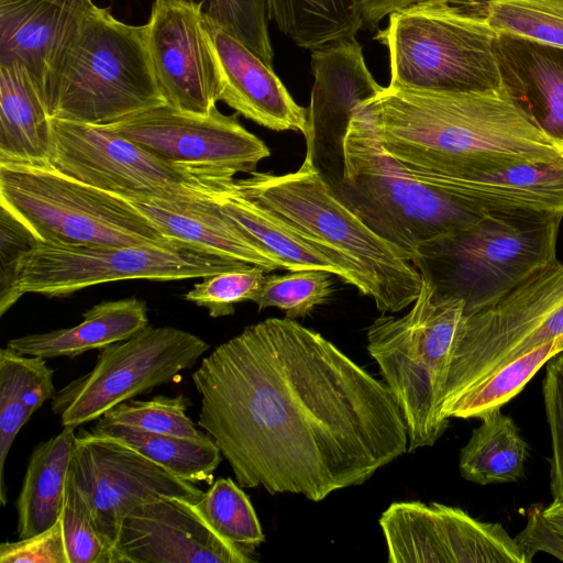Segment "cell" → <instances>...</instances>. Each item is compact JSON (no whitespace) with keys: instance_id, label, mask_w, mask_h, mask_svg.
<instances>
[{"instance_id":"obj_1","label":"cell","mask_w":563,"mask_h":563,"mask_svg":"<svg viewBox=\"0 0 563 563\" xmlns=\"http://www.w3.org/2000/svg\"><path fill=\"white\" fill-rule=\"evenodd\" d=\"M198 426L242 488L321 501L408 452L388 386L294 319L246 327L191 375Z\"/></svg>"},{"instance_id":"obj_2","label":"cell","mask_w":563,"mask_h":563,"mask_svg":"<svg viewBox=\"0 0 563 563\" xmlns=\"http://www.w3.org/2000/svg\"><path fill=\"white\" fill-rule=\"evenodd\" d=\"M357 111L384 151L429 176L563 161V147L537 129L503 90L434 92L388 85Z\"/></svg>"},{"instance_id":"obj_3","label":"cell","mask_w":563,"mask_h":563,"mask_svg":"<svg viewBox=\"0 0 563 563\" xmlns=\"http://www.w3.org/2000/svg\"><path fill=\"white\" fill-rule=\"evenodd\" d=\"M234 188L320 243L380 312H398L417 299L422 275L412 255L367 227L311 161L284 175L255 170L235 179Z\"/></svg>"},{"instance_id":"obj_4","label":"cell","mask_w":563,"mask_h":563,"mask_svg":"<svg viewBox=\"0 0 563 563\" xmlns=\"http://www.w3.org/2000/svg\"><path fill=\"white\" fill-rule=\"evenodd\" d=\"M52 119L106 125L165 104L146 45V27L93 4L62 48L47 78Z\"/></svg>"},{"instance_id":"obj_5","label":"cell","mask_w":563,"mask_h":563,"mask_svg":"<svg viewBox=\"0 0 563 563\" xmlns=\"http://www.w3.org/2000/svg\"><path fill=\"white\" fill-rule=\"evenodd\" d=\"M335 196L383 239L412 255L478 221L477 211L388 155L356 110L343 141Z\"/></svg>"},{"instance_id":"obj_6","label":"cell","mask_w":563,"mask_h":563,"mask_svg":"<svg viewBox=\"0 0 563 563\" xmlns=\"http://www.w3.org/2000/svg\"><path fill=\"white\" fill-rule=\"evenodd\" d=\"M464 314L462 299L441 295L422 276L406 314L383 313L367 329V351L400 408L409 452L432 446L449 427L441 407Z\"/></svg>"},{"instance_id":"obj_7","label":"cell","mask_w":563,"mask_h":563,"mask_svg":"<svg viewBox=\"0 0 563 563\" xmlns=\"http://www.w3.org/2000/svg\"><path fill=\"white\" fill-rule=\"evenodd\" d=\"M563 217L528 211L486 212L470 228L420 247L412 262L465 314L484 309L554 264Z\"/></svg>"},{"instance_id":"obj_8","label":"cell","mask_w":563,"mask_h":563,"mask_svg":"<svg viewBox=\"0 0 563 563\" xmlns=\"http://www.w3.org/2000/svg\"><path fill=\"white\" fill-rule=\"evenodd\" d=\"M495 36L468 5L431 0L389 14L375 40L388 49L391 86L489 92L501 90Z\"/></svg>"},{"instance_id":"obj_9","label":"cell","mask_w":563,"mask_h":563,"mask_svg":"<svg viewBox=\"0 0 563 563\" xmlns=\"http://www.w3.org/2000/svg\"><path fill=\"white\" fill-rule=\"evenodd\" d=\"M0 203L44 242L185 246L165 238L123 198L68 177L49 163H0Z\"/></svg>"},{"instance_id":"obj_10","label":"cell","mask_w":563,"mask_h":563,"mask_svg":"<svg viewBox=\"0 0 563 563\" xmlns=\"http://www.w3.org/2000/svg\"><path fill=\"white\" fill-rule=\"evenodd\" d=\"M48 163L58 172L128 199L219 198L233 174L162 159L103 125L52 119Z\"/></svg>"},{"instance_id":"obj_11","label":"cell","mask_w":563,"mask_h":563,"mask_svg":"<svg viewBox=\"0 0 563 563\" xmlns=\"http://www.w3.org/2000/svg\"><path fill=\"white\" fill-rule=\"evenodd\" d=\"M562 335L563 263L556 261L497 302L464 314L441 413L494 372Z\"/></svg>"},{"instance_id":"obj_12","label":"cell","mask_w":563,"mask_h":563,"mask_svg":"<svg viewBox=\"0 0 563 563\" xmlns=\"http://www.w3.org/2000/svg\"><path fill=\"white\" fill-rule=\"evenodd\" d=\"M209 347L191 332L147 325L101 349L91 371L57 390L51 409L63 427L76 429L123 401L174 380L192 368Z\"/></svg>"},{"instance_id":"obj_13","label":"cell","mask_w":563,"mask_h":563,"mask_svg":"<svg viewBox=\"0 0 563 563\" xmlns=\"http://www.w3.org/2000/svg\"><path fill=\"white\" fill-rule=\"evenodd\" d=\"M244 264L186 246L92 247L38 241L20 262L16 291L20 298L64 297L103 283L203 278Z\"/></svg>"},{"instance_id":"obj_14","label":"cell","mask_w":563,"mask_h":563,"mask_svg":"<svg viewBox=\"0 0 563 563\" xmlns=\"http://www.w3.org/2000/svg\"><path fill=\"white\" fill-rule=\"evenodd\" d=\"M69 472L112 550L122 519L136 506L159 496L197 503L205 494L119 440L85 429L76 434Z\"/></svg>"},{"instance_id":"obj_15","label":"cell","mask_w":563,"mask_h":563,"mask_svg":"<svg viewBox=\"0 0 563 563\" xmlns=\"http://www.w3.org/2000/svg\"><path fill=\"white\" fill-rule=\"evenodd\" d=\"M238 114H223L217 107L209 114H197L165 103L103 126L172 163L251 174L271 151L240 123Z\"/></svg>"},{"instance_id":"obj_16","label":"cell","mask_w":563,"mask_h":563,"mask_svg":"<svg viewBox=\"0 0 563 563\" xmlns=\"http://www.w3.org/2000/svg\"><path fill=\"white\" fill-rule=\"evenodd\" d=\"M389 563H526L504 527L439 503H393L380 516Z\"/></svg>"},{"instance_id":"obj_17","label":"cell","mask_w":563,"mask_h":563,"mask_svg":"<svg viewBox=\"0 0 563 563\" xmlns=\"http://www.w3.org/2000/svg\"><path fill=\"white\" fill-rule=\"evenodd\" d=\"M202 7L188 0H155L145 27L165 102L184 112L209 114L219 95Z\"/></svg>"},{"instance_id":"obj_18","label":"cell","mask_w":563,"mask_h":563,"mask_svg":"<svg viewBox=\"0 0 563 563\" xmlns=\"http://www.w3.org/2000/svg\"><path fill=\"white\" fill-rule=\"evenodd\" d=\"M313 85L308 109L307 151L330 185L343 169V141L362 102L382 89L369 71L356 38L311 51Z\"/></svg>"},{"instance_id":"obj_19","label":"cell","mask_w":563,"mask_h":563,"mask_svg":"<svg viewBox=\"0 0 563 563\" xmlns=\"http://www.w3.org/2000/svg\"><path fill=\"white\" fill-rule=\"evenodd\" d=\"M114 563H251L254 560L221 538L196 503L159 496L122 519Z\"/></svg>"},{"instance_id":"obj_20","label":"cell","mask_w":563,"mask_h":563,"mask_svg":"<svg viewBox=\"0 0 563 563\" xmlns=\"http://www.w3.org/2000/svg\"><path fill=\"white\" fill-rule=\"evenodd\" d=\"M214 59L219 101L274 131L308 134V109L299 106L273 67L206 16Z\"/></svg>"},{"instance_id":"obj_21","label":"cell","mask_w":563,"mask_h":563,"mask_svg":"<svg viewBox=\"0 0 563 563\" xmlns=\"http://www.w3.org/2000/svg\"><path fill=\"white\" fill-rule=\"evenodd\" d=\"M494 52L504 93L563 147V47L496 32Z\"/></svg>"},{"instance_id":"obj_22","label":"cell","mask_w":563,"mask_h":563,"mask_svg":"<svg viewBox=\"0 0 563 563\" xmlns=\"http://www.w3.org/2000/svg\"><path fill=\"white\" fill-rule=\"evenodd\" d=\"M92 5L91 0H0V65L21 66L45 100L49 73Z\"/></svg>"},{"instance_id":"obj_23","label":"cell","mask_w":563,"mask_h":563,"mask_svg":"<svg viewBox=\"0 0 563 563\" xmlns=\"http://www.w3.org/2000/svg\"><path fill=\"white\" fill-rule=\"evenodd\" d=\"M123 199L169 240L201 253L258 266L266 273L280 269L269 253L222 214L218 198Z\"/></svg>"},{"instance_id":"obj_24","label":"cell","mask_w":563,"mask_h":563,"mask_svg":"<svg viewBox=\"0 0 563 563\" xmlns=\"http://www.w3.org/2000/svg\"><path fill=\"white\" fill-rule=\"evenodd\" d=\"M148 325L144 300L130 297L101 301L82 313L74 327L13 338L7 345L43 358H74L91 350H101L126 340Z\"/></svg>"},{"instance_id":"obj_25","label":"cell","mask_w":563,"mask_h":563,"mask_svg":"<svg viewBox=\"0 0 563 563\" xmlns=\"http://www.w3.org/2000/svg\"><path fill=\"white\" fill-rule=\"evenodd\" d=\"M218 205L223 216L277 261L280 269H320L352 285L351 276L320 243L241 195L234 183L218 198Z\"/></svg>"},{"instance_id":"obj_26","label":"cell","mask_w":563,"mask_h":563,"mask_svg":"<svg viewBox=\"0 0 563 563\" xmlns=\"http://www.w3.org/2000/svg\"><path fill=\"white\" fill-rule=\"evenodd\" d=\"M53 126L46 102L19 65H0V163H48Z\"/></svg>"},{"instance_id":"obj_27","label":"cell","mask_w":563,"mask_h":563,"mask_svg":"<svg viewBox=\"0 0 563 563\" xmlns=\"http://www.w3.org/2000/svg\"><path fill=\"white\" fill-rule=\"evenodd\" d=\"M75 442V428L63 427L34 448L15 500L19 539L40 533L59 519Z\"/></svg>"},{"instance_id":"obj_28","label":"cell","mask_w":563,"mask_h":563,"mask_svg":"<svg viewBox=\"0 0 563 563\" xmlns=\"http://www.w3.org/2000/svg\"><path fill=\"white\" fill-rule=\"evenodd\" d=\"M54 373L41 356L0 350V503L7 504L5 461L12 443L31 416L57 390Z\"/></svg>"},{"instance_id":"obj_29","label":"cell","mask_w":563,"mask_h":563,"mask_svg":"<svg viewBox=\"0 0 563 563\" xmlns=\"http://www.w3.org/2000/svg\"><path fill=\"white\" fill-rule=\"evenodd\" d=\"M481 419L460 452L461 475L479 485L517 482L523 475L528 443L514 419L500 409Z\"/></svg>"},{"instance_id":"obj_30","label":"cell","mask_w":563,"mask_h":563,"mask_svg":"<svg viewBox=\"0 0 563 563\" xmlns=\"http://www.w3.org/2000/svg\"><path fill=\"white\" fill-rule=\"evenodd\" d=\"M90 428L93 434L114 438L194 484L213 483V473L221 463V451L209 434L183 438L139 430L102 418Z\"/></svg>"},{"instance_id":"obj_31","label":"cell","mask_w":563,"mask_h":563,"mask_svg":"<svg viewBox=\"0 0 563 563\" xmlns=\"http://www.w3.org/2000/svg\"><path fill=\"white\" fill-rule=\"evenodd\" d=\"M266 4L279 31L310 51L355 38L364 26L360 0H266Z\"/></svg>"},{"instance_id":"obj_32","label":"cell","mask_w":563,"mask_h":563,"mask_svg":"<svg viewBox=\"0 0 563 563\" xmlns=\"http://www.w3.org/2000/svg\"><path fill=\"white\" fill-rule=\"evenodd\" d=\"M563 352V335L506 364L468 389L442 415L444 418H483L517 396L550 358Z\"/></svg>"},{"instance_id":"obj_33","label":"cell","mask_w":563,"mask_h":563,"mask_svg":"<svg viewBox=\"0 0 563 563\" xmlns=\"http://www.w3.org/2000/svg\"><path fill=\"white\" fill-rule=\"evenodd\" d=\"M465 4L495 32L563 47V0H476Z\"/></svg>"},{"instance_id":"obj_34","label":"cell","mask_w":563,"mask_h":563,"mask_svg":"<svg viewBox=\"0 0 563 563\" xmlns=\"http://www.w3.org/2000/svg\"><path fill=\"white\" fill-rule=\"evenodd\" d=\"M196 507L214 532L250 556L265 540L249 496L231 478L214 481Z\"/></svg>"},{"instance_id":"obj_35","label":"cell","mask_w":563,"mask_h":563,"mask_svg":"<svg viewBox=\"0 0 563 563\" xmlns=\"http://www.w3.org/2000/svg\"><path fill=\"white\" fill-rule=\"evenodd\" d=\"M330 273L320 269L295 271L285 275H265L252 301L260 310L282 309L286 318L308 316L332 294Z\"/></svg>"},{"instance_id":"obj_36","label":"cell","mask_w":563,"mask_h":563,"mask_svg":"<svg viewBox=\"0 0 563 563\" xmlns=\"http://www.w3.org/2000/svg\"><path fill=\"white\" fill-rule=\"evenodd\" d=\"M190 399L183 394L176 396L159 395L147 400L130 399L123 401L101 418L152 433L183 438H201L194 421L187 416Z\"/></svg>"},{"instance_id":"obj_37","label":"cell","mask_w":563,"mask_h":563,"mask_svg":"<svg viewBox=\"0 0 563 563\" xmlns=\"http://www.w3.org/2000/svg\"><path fill=\"white\" fill-rule=\"evenodd\" d=\"M202 3L205 16L239 40L268 66L274 51L266 0H188Z\"/></svg>"},{"instance_id":"obj_38","label":"cell","mask_w":563,"mask_h":563,"mask_svg":"<svg viewBox=\"0 0 563 563\" xmlns=\"http://www.w3.org/2000/svg\"><path fill=\"white\" fill-rule=\"evenodd\" d=\"M60 519L68 563H114L113 550L97 530L70 472Z\"/></svg>"},{"instance_id":"obj_39","label":"cell","mask_w":563,"mask_h":563,"mask_svg":"<svg viewBox=\"0 0 563 563\" xmlns=\"http://www.w3.org/2000/svg\"><path fill=\"white\" fill-rule=\"evenodd\" d=\"M265 273L258 266L244 264L212 274L195 284L185 295V299L206 308L212 318L230 316L234 313L235 303L252 301L264 280Z\"/></svg>"},{"instance_id":"obj_40","label":"cell","mask_w":563,"mask_h":563,"mask_svg":"<svg viewBox=\"0 0 563 563\" xmlns=\"http://www.w3.org/2000/svg\"><path fill=\"white\" fill-rule=\"evenodd\" d=\"M41 241L13 211L0 203V316L20 299L18 268L23 256Z\"/></svg>"},{"instance_id":"obj_41","label":"cell","mask_w":563,"mask_h":563,"mask_svg":"<svg viewBox=\"0 0 563 563\" xmlns=\"http://www.w3.org/2000/svg\"><path fill=\"white\" fill-rule=\"evenodd\" d=\"M542 391L552 449L550 489L553 499L563 500V352L548 361Z\"/></svg>"},{"instance_id":"obj_42","label":"cell","mask_w":563,"mask_h":563,"mask_svg":"<svg viewBox=\"0 0 563 563\" xmlns=\"http://www.w3.org/2000/svg\"><path fill=\"white\" fill-rule=\"evenodd\" d=\"M0 563H68L60 517L40 533L2 542Z\"/></svg>"},{"instance_id":"obj_43","label":"cell","mask_w":563,"mask_h":563,"mask_svg":"<svg viewBox=\"0 0 563 563\" xmlns=\"http://www.w3.org/2000/svg\"><path fill=\"white\" fill-rule=\"evenodd\" d=\"M526 563L538 552H545L563 561V537L543 516V507L533 505L528 511L526 527L515 538Z\"/></svg>"},{"instance_id":"obj_44","label":"cell","mask_w":563,"mask_h":563,"mask_svg":"<svg viewBox=\"0 0 563 563\" xmlns=\"http://www.w3.org/2000/svg\"><path fill=\"white\" fill-rule=\"evenodd\" d=\"M431 0H360L364 25L375 27L384 18L395 11ZM457 3H471L476 0H448Z\"/></svg>"},{"instance_id":"obj_45","label":"cell","mask_w":563,"mask_h":563,"mask_svg":"<svg viewBox=\"0 0 563 563\" xmlns=\"http://www.w3.org/2000/svg\"><path fill=\"white\" fill-rule=\"evenodd\" d=\"M543 516L563 537V500L553 499L549 506L543 508Z\"/></svg>"}]
</instances>
